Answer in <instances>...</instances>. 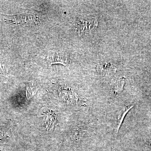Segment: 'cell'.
<instances>
[{"label": "cell", "instance_id": "obj_1", "mask_svg": "<svg viewBox=\"0 0 151 151\" xmlns=\"http://www.w3.org/2000/svg\"><path fill=\"white\" fill-rule=\"evenodd\" d=\"M6 23L12 25L25 24L27 25L37 24V17L31 14H23L9 16L5 20Z\"/></svg>", "mask_w": 151, "mask_h": 151}, {"label": "cell", "instance_id": "obj_2", "mask_svg": "<svg viewBox=\"0 0 151 151\" xmlns=\"http://www.w3.org/2000/svg\"><path fill=\"white\" fill-rule=\"evenodd\" d=\"M48 61L50 65L60 63L65 66H68L70 60L68 58L67 55L62 52H55L48 57Z\"/></svg>", "mask_w": 151, "mask_h": 151}, {"label": "cell", "instance_id": "obj_3", "mask_svg": "<svg viewBox=\"0 0 151 151\" xmlns=\"http://www.w3.org/2000/svg\"><path fill=\"white\" fill-rule=\"evenodd\" d=\"M77 28L80 32L85 31H88L96 27L97 25V20L92 19L89 21L79 20L78 22Z\"/></svg>", "mask_w": 151, "mask_h": 151}, {"label": "cell", "instance_id": "obj_4", "mask_svg": "<svg viewBox=\"0 0 151 151\" xmlns=\"http://www.w3.org/2000/svg\"><path fill=\"white\" fill-rule=\"evenodd\" d=\"M114 67L111 65L110 63H104L103 64H100L98 67V70L99 72L103 74H109L113 73L115 70Z\"/></svg>", "mask_w": 151, "mask_h": 151}, {"label": "cell", "instance_id": "obj_5", "mask_svg": "<svg viewBox=\"0 0 151 151\" xmlns=\"http://www.w3.org/2000/svg\"><path fill=\"white\" fill-rule=\"evenodd\" d=\"M45 123H46L47 128L50 129H53L56 122L55 117L53 113H48L45 116Z\"/></svg>", "mask_w": 151, "mask_h": 151}, {"label": "cell", "instance_id": "obj_6", "mask_svg": "<svg viewBox=\"0 0 151 151\" xmlns=\"http://www.w3.org/2000/svg\"><path fill=\"white\" fill-rule=\"evenodd\" d=\"M37 89V83L34 81H30L27 88V95L29 98L33 95Z\"/></svg>", "mask_w": 151, "mask_h": 151}, {"label": "cell", "instance_id": "obj_7", "mask_svg": "<svg viewBox=\"0 0 151 151\" xmlns=\"http://www.w3.org/2000/svg\"><path fill=\"white\" fill-rule=\"evenodd\" d=\"M133 106H131V107H129L127 108V109H125V111H123V113L121 114V117L119 118V121H118V124L117 125V133H118V131L119 129V128L121 127V125L122 124V122H123V120L127 115V113L129 112V111L131 110L132 108H133Z\"/></svg>", "mask_w": 151, "mask_h": 151}, {"label": "cell", "instance_id": "obj_8", "mask_svg": "<svg viewBox=\"0 0 151 151\" xmlns=\"http://www.w3.org/2000/svg\"><path fill=\"white\" fill-rule=\"evenodd\" d=\"M124 82H125L124 79H121L119 81H117L114 88V90L115 92L116 93H119L122 92L124 87Z\"/></svg>", "mask_w": 151, "mask_h": 151}]
</instances>
